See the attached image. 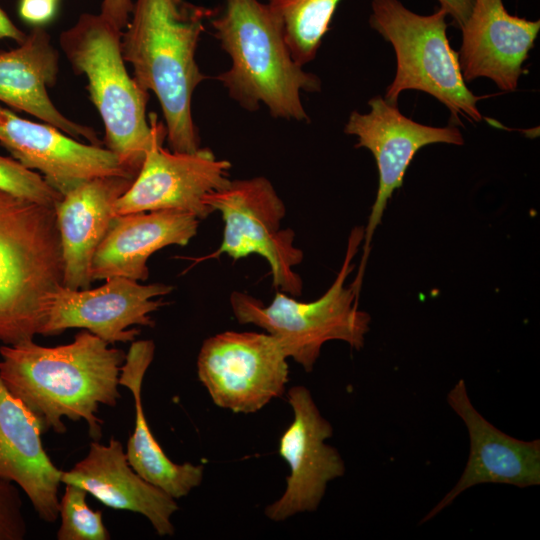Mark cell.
I'll use <instances>...</instances> for the list:
<instances>
[{
  "label": "cell",
  "mask_w": 540,
  "mask_h": 540,
  "mask_svg": "<svg viewBox=\"0 0 540 540\" xmlns=\"http://www.w3.org/2000/svg\"><path fill=\"white\" fill-rule=\"evenodd\" d=\"M88 330L55 347L28 340L0 347V378L36 416L43 432L62 434V418L84 420L93 440L102 436L99 405L115 407L126 353Z\"/></svg>",
  "instance_id": "6da1fadb"
},
{
  "label": "cell",
  "mask_w": 540,
  "mask_h": 540,
  "mask_svg": "<svg viewBox=\"0 0 540 540\" xmlns=\"http://www.w3.org/2000/svg\"><path fill=\"white\" fill-rule=\"evenodd\" d=\"M212 14L186 0H135L122 31L123 58L132 66L137 84L156 95L171 151L200 148L192 98L208 77L199 68L196 51Z\"/></svg>",
  "instance_id": "7a4b0ae2"
},
{
  "label": "cell",
  "mask_w": 540,
  "mask_h": 540,
  "mask_svg": "<svg viewBox=\"0 0 540 540\" xmlns=\"http://www.w3.org/2000/svg\"><path fill=\"white\" fill-rule=\"evenodd\" d=\"M210 19L231 59L230 68L216 77L229 97L247 111L263 104L274 118L309 122L301 92H319L321 80L294 60L269 4L226 0L222 12Z\"/></svg>",
  "instance_id": "3957f363"
},
{
  "label": "cell",
  "mask_w": 540,
  "mask_h": 540,
  "mask_svg": "<svg viewBox=\"0 0 540 540\" xmlns=\"http://www.w3.org/2000/svg\"><path fill=\"white\" fill-rule=\"evenodd\" d=\"M54 208L0 190V341L42 335L49 304L63 285Z\"/></svg>",
  "instance_id": "277c9868"
},
{
  "label": "cell",
  "mask_w": 540,
  "mask_h": 540,
  "mask_svg": "<svg viewBox=\"0 0 540 540\" xmlns=\"http://www.w3.org/2000/svg\"><path fill=\"white\" fill-rule=\"evenodd\" d=\"M121 36L100 13H83L60 34L59 42L74 72L87 78L107 149L138 174L146 151L156 137L166 135V128L156 115L147 118L149 93L125 67Z\"/></svg>",
  "instance_id": "5b68a950"
},
{
  "label": "cell",
  "mask_w": 540,
  "mask_h": 540,
  "mask_svg": "<svg viewBox=\"0 0 540 540\" xmlns=\"http://www.w3.org/2000/svg\"><path fill=\"white\" fill-rule=\"evenodd\" d=\"M364 238V228L356 227L348 239L346 255L334 282L318 299L298 301L277 291L269 305L248 293L234 291L230 305L240 324H254L274 336L288 358L306 372L313 370L322 346L340 340L359 350L370 328V315L358 307L359 291L345 281L354 268L352 260Z\"/></svg>",
  "instance_id": "8992f818"
},
{
  "label": "cell",
  "mask_w": 540,
  "mask_h": 540,
  "mask_svg": "<svg viewBox=\"0 0 540 540\" xmlns=\"http://www.w3.org/2000/svg\"><path fill=\"white\" fill-rule=\"evenodd\" d=\"M447 14L439 8L429 15L408 9L399 0H371L369 25L391 44L396 55V73L384 99L397 104L405 90L425 92L460 117L480 122L482 114L475 95L463 79L458 52L447 37Z\"/></svg>",
  "instance_id": "52a82bcc"
},
{
  "label": "cell",
  "mask_w": 540,
  "mask_h": 540,
  "mask_svg": "<svg viewBox=\"0 0 540 540\" xmlns=\"http://www.w3.org/2000/svg\"><path fill=\"white\" fill-rule=\"evenodd\" d=\"M205 203L221 214L224 230L219 247L199 261L221 255L235 261L255 254L267 261L277 291L295 298L301 295L303 281L294 267L304 254L295 245V232L281 228L286 206L267 178L230 180L208 194Z\"/></svg>",
  "instance_id": "ba28073f"
},
{
  "label": "cell",
  "mask_w": 540,
  "mask_h": 540,
  "mask_svg": "<svg viewBox=\"0 0 540 540\" xmlns=\"http://www.w3.org/2000/svg\"><path fill=\"white\" fill-rule=\"evenodd\" d=\"M287 358L269 333L225 331L203 342L197 375L215 405L254 413L285 393Z\"/></svg>",
  "instance_id": "9c48e42d"
},
{
  "label": "cell",
  "mask_w": 540,
  "mask_h": 540,
  "mask_svg": "<svg viewBox=\"0 0 540 540\" xmlns=\"http://www.w3.org/2000/svg\"><path fill=\"white\" fill-rule=\"evenodd\" d=\"M368 105V113L352 111L344 127L345 134L357 137L355 148H365L372 153L379 174L376 199L364 229L360 268L353 281L359 288L375 230L381 223L389 199L402 187L406 170L416 153L430 144H464L456 126L434 127L418 123L403 115L397 104L381 96L371 98Z\"/></svg>",
  "instance_id": "30bf717a"
},
{
  "label": "cell",
  "mask_w": 540,
  "mask_h": 540,
  "mask_svg": "<svg viewBox=\"0 0 540 540\" xmlns=\"http://www.w3.org/2000/svg\"><path fill=\"white\" fill-rule=\"evenodd\" d=\"M166 135L154 139L131 186L114 203V215L180 211L204 219L213 211L205 198L229 182L231 163L208 148L175 152L163 148Z\"/></svg>",
  "instance_id": "8fae6325"
},
{
  "label": "cell",
  "mask_w": 540,
  "mask_h": 540,
  "mask_svg": "<svg viewBox=\"0 0 540 540\" xmlns=\"http://www.w3.org/2000/svg\"><path fill=\"white\" fill-rule=\"evenodd\" d=\"M293 421L279 440V454L288 463L290 474L281 497L264 513L275 522L298 513L318 509L330 481L345 474L338 450L325 443L333 435L330 422L318 409L310 391L301 385L287 391Z\"/></svg>",
  "instance_id": "7c38bea8"
},
{
  "label": "cell",
  "mask_w": 540,
  "mask_h": 540,
  "mask_svg": "<svg viewBox=\"0 0 540 540\" xmlns=\"http://www.w3.org/2000/svg\"><path fill=\"white\" fill-rule=\"evenodd\" d=\"M171 285L140 284L114 276L95 289L61 286L52 296L42 336H56L70 328H83L109 344L134 341L140 330L130 326H154L150 314L164 305Z\"/></svg>",
  "instance_id": "4fadbf2b"
},
{
  "label": "cell",
  "mask_w": 540,
  "mask_h": 540,
  "mask_svg": "<svg viewBox=\"0 0 540 540\" xmlns=\"http://www.w3.org/2000/svg\"><path fill=\"white\" fill-rule=\"evenodd\" d=\"M0 144L23 166L39 171L62 195L94 178L134 179L137 175L109 149L82 143L52 125L21 118L2 106Z\"/></svg>",
  "instance_id": "5bb4252c"
},
{
  "label": "cell",
  "mask_w": 540,
  "mask_h": 540,
  "mask_svg": "<svg viewBox=\"0 0 540 540\" xmlns=\"http://www.w3.org/2000/svg\"><path fill=\"white\" fill-rule=\"evenodd\" d=\"M447 403L464 422L470 452L456 485L421 520L425 523L467 489L478 484H508L527 488L540 484V440H519L487 421L473 406L463 379L447 393Z\"/></svg>",
  "instance_id": "9a60e30c"
},
{
  "label": "cell",
  "mask_w": 540,
  "mask_h": 540,
  "mask_svg": "<svg viewBox=\"0 0 540 540\" xmlns=\"http://www.w3.org/2000/svg\"><path fill=\"white\" fill-rule=\"evenodd\" d=\"M460 30L458 58L464 81L484 77L500 90L514 92L539 34L540 20L510 14L503 0H474Z\"/></svg>",
  "instance_id": "2e32d148"
},
{
  "label": "cell",
  "mask_w": 540,
  "mask_h": 540,
  "mask_svg": "<svg viewBox=\"0 0 540 540\" xmlns=\"http://www.w3.org/2000/svg\"><path fill=\"white\" fill-rule=\"evenodd\" d=\"M61 483L81 487L110 508L143 515L159 536L175 532L171 522L179 509L175 498L141 477L115 438L107 445L92 441L87 455L70 470L62 471Z\"/></svg>",
  "instance_id": "e0dca14e"
},
{
  "label": "cell",
  "mask_w": 540,
  "mask_h": 540,
  "mask_svg": "<svg viewBox=\"0 0 540 540\" xmlns=\"http://www.w3.org/2000/svg\"><path fill=\"white\" fill-rule=\"evenodd\" d=\"M42 427L25 404L0 378V478L17 485L41 520L53 523L59 515V470L42 441Z\"/></svg>",
  "instance_id": "ac0fdd59"
},
{
  "label": "cell",
  "mask_w": 540,
  "mask_h": 540,
  "mask_svg": "<svg viewBox=\"0 0 540 540\" xmlns=\"http://www.w3.org/2000/svg\"><path fill=\"white\" fill-rule=\"evenodd\" d=\"M133 180L122 176L94 178L64 194L55 205L65 287L90 288L91 262L115 217L114 203Z\"/></svg>",
  "instance_id": "d6986e66"
},
{
  "label": "cell",
  "mask_w": 540,
  "mask_h": 540,
  "mask_svg": "<svg viewBox=\"0 0 540 540\" xmlns=\"http://www.w3.org/2000/svg\"><path fill=\"white\" fill-rule=\"evenodd\" d=\"M199 220L180 211L116 215L93 256L92 281L114 276L145 281L150 256L167 246L187 245L197 233Z\"/></svg>",
  "instance_id": "ffe728a7"
},
{
  "label": "cell",
  "mask_w": 540,
  "mask_h": 540,
  "mask_svg": "<svg viewBox=\"0 0 540 540\" xmlns=\"http://www.w3.org/2000/svg\"><path fill=\"white\" fill-rule=\"evenodd\" d=\"M59 72V53L43 27H34L15 49L0 53V101L79 140L101 145L96 131L63 115L48 95Z\"/></svg>",
  "instance_id": "44dd1931"
},
{
  "label": "cell",
  "mask_w": 540,
  "mask_h": 540,
  "mask_svg": "<svg viewBox=\"0 0 540 540\" xmlns=\"http://www.w3.org/2000/svg\"><path fill=\"white\" fill-rule=\"evenodd\" d=\"M154 353L152 340H134L121 366L119 384L131 391L135 405V427L125 453L130 466L141 477L178 499L201 484L204 466L189 462L174 463L150 430L143 410L142 383Z\"/></svg>",
  "instance_id": "7402d4cb"
},
{
  "label": "cell",
  "mask_w": 540,
  "mask_h": 540,
  "mask_svg": "<svg viewBox=\"0 0 540 540\" xmlns=\"http://www.w3.org/2000/svg\"><path fill=\"white\" fill-rule=\"evenodd\" d=\"M341 0H269L280 19L292 57L300 65L313 61Z\"/></svg>",
  "instance_id": "603a6c76"
},
{
  "label": "cell",
  "mask_w": 540,
  "mask_h": 540,
  "mask_svg": "<svg viewBox=\"0 0 540 540\" xmlns=\"http://www.w3.org/2000/svg\"><path fill=\"white\" fill-rule=\"evenodd\" d=\"M59 498L61 523L57 531L58 540H109L110 533L103 523L102 512L91 509L87 502V491L73 484H65Z\"/></svg>",
  "instance_id": "cb8c5ba5"
},
{
  "label": "cell",
  "mask_w": 540,
  "mask_h": 540,
  "mask_svg": "<svg viewBox=\"0 0 540 540\" xmlns=\"http://www.w3.org/2000/svg\"><path fill=\"white\" fill-rule=\"evenodd\" d=\"M0 190L51 208L63 197L42 175L23 166L14 158L1 155Z\"/></svg>",
  "instance_id": "d4e9b609"
},
{
  "label": "cell",
  "mask_w": 540,
  "mask_h": 540,
  "mask_svg": "<svg viewBox=\"0 0 540 540\" xmlns=\"http://www.w3.org/2000/svg\"><path fill=\"white\" fill-rule=\"evenodd\" d=\"M26 534L19 489L14 483L0 478V540H23Z\"/></svg>",
  "instance_id": "484cf974"
},
{
  "label": "cell",
  "mask_w": 540,
  "mask_h": 540,
  "mask_svg": "<svg viewBox=\"0 0 540 540\" xmlns=\"http://www.w3.org/2000/svg\"><path fill=\"white\" fill-rule=\"evenodd\" d=\"M59 0H19V15L34 27H43L55 17Z\"/></svg>",
  "instance_id": "4316f807"
},
{
  "label": "cell",
  "mask_w": 540,
  "mask_h": 540,
  "mask_svg": "<svg viewBox=\"0 0 540 540\" xmlns=\"http://www.w3.org/2000/svg\"><path fill=\"white\" fill-rule=\"evenodd\" d=\"M134 2L132 0H103L100 14L118 30L127 26Z\"/></svg>",
  "instance_id": "83f0119b"
},
{
  "label": "cell",
  "mask_w": 540,
  "mask_h": 540,
  "mask_svg": "<svg viewBox=\"0 0 540 540\" xmlns=\"http://www.w3.org/2000/svg\"><path fill=\"white\" fill-rule=\"evenodd\" d=\"M441 9H443L447 16H450L452 23L456 28L461 29L466 23L474 0H436Z\"/></svg>",
  "instance_id": "f1b7e54d"
},
{
  "label": "cell",
  "mask_w": 540,
  "mask_h": 540,
  "mask_svg": "<svg viewBox=\"0 0 540 540\" xmlns=\"http://www.w3.org/2000/svg\"><path fill=\"white\" fill-rule=\"evenodd\" d=\"M26 36L27 34L21 31L0 8V40L12 39L21 44Z\"/></svg>",
  "instance_id": "f546056e"
}]
</instances>
